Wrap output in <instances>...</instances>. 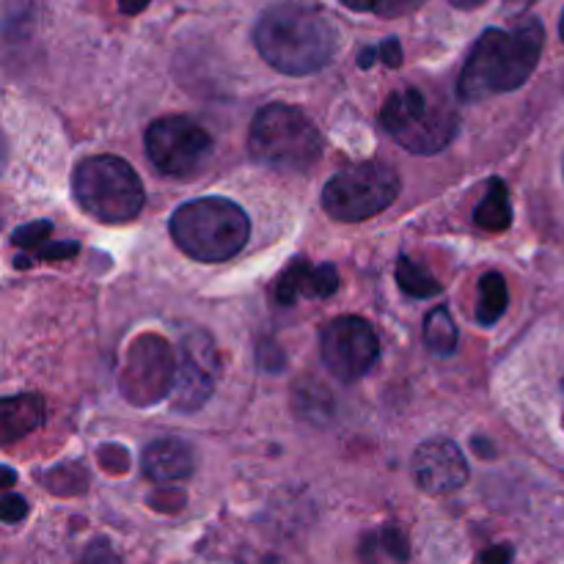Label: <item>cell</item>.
I'll use <instances>...</instances> for the list:
<instances>
[{"mask_svg":"<svg viewBox=\"0 0 564 564\" xmlns=\"http://www.w3.org/2000/svg\"><path fill=\"white\" fill-rule=\"evenodd\" d=\"M400 174L380 160L339 171L323 191V209L336 220L358 224L375 218L400 196Z\"/></svg>","mask_w":564,"mask_h":564,"instance_id":"52a82bcc","label":"cell"},{"mask_svg":"<svg viewBox=\"0 0 564 564\" xmlns=\"http://www.w3.org/2000/svg\"><path fill=\"white\" fill-rule=\"evenodd\" d=\"M176 358L169 341L160 336H141L130 347L127 367L121 372V391L132 405H152L174 391Z\"/></svg>","mask_w":564,"mask_h":564,"instance_id":"30bf717a","label":"cell"},{"mask_svg":"<svg viewBox=\"0 0 564 564\" xmlns=\"http://www.w3.org/2000/svg\"><path fill=\"white\" fill-rule=\"evenodd\" d=\"M325 367L341 383H356L378 364L380 341L372 325L361 317H336L319 334Z\"/></svg>","mask_w":564,"mask_h":564,"instance_id":"9c48e42d","label":"cell"},{"mask_svg":"<svg viewBox=\"0 0 564 564\" xmlns=\"http://www.w3.org/2000/svg\"><path fill=\"white\" fill-rule=\"evenodd\" d=\"M516 3H532V0H516Z\"/></svg>","mask_w":564,"mask_h":564,"instance_id":"f546056e","label":"cell"},{"mask_svg":"<svg viewBox=\"0 0 564 564\" xmlns=\"http://www.w3.org/2000/svg\"><path fill=\"white\" fill-rule=\"evenodd\" d=\"M380 124L400 147L413 154H438L455 141V108L419 86L397 88L380 110Z\"/></svg>","mask_w":564,"mask_h":564,"instance_id":"5b68a950","label":"cell"},{"mask_svg":"<svg viewBox=\"0 0 564 564\" xmlns=\"http://www.w3.org/2000/svg\"><path fill=\"white\" fill-rule=\"evenodd\" d=\"M50 231H53V226L44 224V220H39V224H31V226H22V229L14 231V246H25V248H36L42 246V242H50Z\"/></svg>","mask_w":564,"mask_h":564,"instance_id":"44dd1931","label":"cell"},{"mask_svg":"<svg viewBox=\"0 0 564 564\" xmlns=\"http://www.w3.org/2000/svg\"><path fill=\"white\" fill-rule=\"evenodd\" d=\"M80 564H121V560L113 551V545L105 543V540H94V543L83 551Z\"/></svg>","mask_w":564,"mask_h":564,"instance_id":"7402d4cb","label":"cell"},{"mask_svg":"<svg viewBox=\"0 0 564 564\" xmlns=\"http://www.w3.org/2000/svg\"><path fill=\"white\" fill-rule=\"evenodd\" d=\"M248 152L275 171H308L325 152V138L295 105L273 102L262 108L248 132Z\"/></svg>","mask_w":564,"mask_h":564,"instance_id":"277c9868","label":"cell"},{"mask_svg":"<svg viewBox=\"0 0 564 564\" xmlns=\"http://www.w3.org/2000/svg\"><path fill=\"white\" fill-rule=\"evenodd\" d=\"M0 510H3V521L6 523H17L25 518L28 512V501L22 499V496H6L3 505H0Z\"/></svg>","mask_w":564,"mask_h":564,"instance_id":"cb8c5ba5","label":"cell"},{"mask_svg":"<svg viewBox=\"0 0 564 564\" xmlns=\"http://www.w3.org/2000/svg\"><path fill=\"white\" fill-rule=\"evenodd\" d=\"M77 204L102 224H130L143 207V185L130 163L113 154H94L72 174Z\"/></svg>","mask_w":564,"mask_h":564,"instance_id":"8992f818","label":"cell"},{"mask_svg":"<svg viewBox=\"0 0 564 564\" xmlns=\"http://www.w3.org/2000/svg\"><path fill=\"white\" fill-rule=\"evenodd\" d=\"M474 220L479 229L485 231H507L512 224V207H510V193L501 180H490L488 193L474 209Z\"/></svg>","mask_w":564,"mask_h":564,"instance_id":"2e32d148","label":"cell"},{"mask_svg":"<svg viewBox=\"0 0 564 564\" xmlns=\"http://www.w3.org/2000/svg\"><path fill=\"white\" fill-rule=\"evenodd\" d=\"M413 479L430 496L455 494L468 482V463L455 441L430 438L413 455Z\"/></svg>","mask_w":564,"mask_h":564,"instance_id":"7c38bea8","label":"cell"},{"mask_svg":"<svg viewBox=\"0 0 564 564\" xmlns=\"http://www.w3.org/2000/svg\"><path fill=\"white\" fill-rule=\"evenodd\" d=\"M339 286V273L334 264H312L297 259L290 270L275 284V297L281 306H295L297 301H323L330 297Z\"/></svg>","mask_w":564,"mask_h":564,"instance_id":"4fadbf2b","label":"cell"},{"mask_svg":"<svg viewBox=\"0 0 564 564\" xmlns=\"http://www.w3.org/2000/svg\"><path fill=\"white\" fill-rule=\"evenodd\" d=\"M253 44L273 69L303 77L325 69L339 50V31L325 11L314 6L275 3L259 17Z\"/></svg>","mask_w":564,"mask_h":564,"instance_id":"7a4b0ae2","label":"cell"},{"mask_svg":"<svg viewBox=\"0 0 564 564\" xmlns=\"http://www.w3.org/2000/svg\"><path fill=\"white\" fill-rule=\"evenodd\" d=\"M397 284L402 286V292H408L411 297H433L441 292L438 279L427 270V264L413 262L411 257H402L397 262Z\"/></svg>","mask_w":564,"mask_h":564,"instance_id":"d6986e66","label":"cell"},{"mask_svg":"<svg viewBox=\"0 0 564 564\" xmlns=\"http://www.w3.org/2000/svg\"><path fill=\"white\" fill-rule=\"evenodd\" d=\"M119 6L124 14H141V11L149 6V0H119Z\"/></svg>","mask_w":564,"mask_h":564,"instance_id":"484cf974","label":"cell"},{"mask_svg":"<svg viewBox=\"0 0 564 564\" xmlns=\"http://www.w3.org/2000/svg\"><path fill=\"white\" fill-rule=\"evenodd\" d=\"M171 237L182 253L198 262H226L246 248L251 220L240 204L224 196H204L187 202L171 215Z\"/></svg>","mask_w":564,"mask_h":564,"instance_id":"3957f363","label":"cell"},{"mask_svg":"<svg viewBox=\"0 0 564 564\" xmlns=\"http://www.w3.org/2000/svg\"><path fill=\"white\" fill-rule=\"evenodd\" d=\"M427 0H375V14L386 17V20H394V17H405L411 11L422 9Z\"/></svg>","mask_w":564,"mask_h":564,"instance_id":"ffe728a7","label":"cell"},{"mask_svg":"<svg viewBox=\"0 0 564 564\" xmlns=\"http://www.w3.org/2000/svg\"><path fill=\"white\" fill-rule=\"evenodd\" d=\"M213 135L187 116H163L147 130V154L165 176L191 180L213 160Z\"/></svg>","mask_w":564,"mask_h":564,"instance_id":"ba28073f","label":"cell"},{"mask_svg":"<svg viewBox=\"0 0 564 564\" xmlns=\"http://www.w3.org/2000/svg\"><path fill=\"white\" fill-rule=\"evenodd\" d=\"M560 33H562V42H564V14H562V22H560Z\"/></svg>","mask_w":564,"mask_h":564,"instance_id":"f1b7e54d","label":"cell"},{"mask_svg":"<svg viewBox=\"0 0 564 564\" xmlns=\"http://www.w3.org/2000/svg\"><path fill=\"white\" fill-rule=\"evenodd\" d=\"M512 562V549L510 545H496V549L485 551L479 556V564H510Z\"/></svg>","mask_w":564,"mask_h":564,"instance_id":"d4e9b609","label":"cell"},{"mask_svg":"<svg viewBox=\"0 0 564 564\" xmlns=\"http://www.w3.org/2000/svg\"><path fill=\"white\" fill-rule=\"evenodd\" d=\"M545 31L538 17H523L512 28H490L468 53L463 64L457 94L463 102L496 97L521 88L538 69L543 55Z\"/></svg>","mask_w":564,"mask_h":564,"instance_id":"6da1fadb","label":"cell"},{"mask_svg":"<svg viewBox=\"0 0 564 564\" xmlns=\"http://www.w3.org/2000/svg\"><path fill=\"white\" fill-rule=\"evenodd\" d=\"M218 372L220 361L213 336L204 330H191L176 350V380L171 391L176 411L193 413L204 408L218 383Z\"/></svg>","mask_w":564,"mask_h":564,"instance_id":"8fae6325","label":"cell"},{"mask_svg":"<svg viewBox=\"0 0 564 564\" xmlns=\"http://www.w3.org/2000/svg\"><path fill=\"white\" fill-rule=\"evenodd\" d=\"M341 6H347V9L352 11H372L375 9V0H339Z\"/></svg>","mask_w":564,"mask_h":564,"instance_id":"4316f807","label":"cell"},{"mask_svg":"<svg viewBox=\"0 0 564 564\" xmlns=\"http://www.w3.org/2000/svg\"><path fill=\"white\" fill-rule=\"evenodd\" d=\"M452 6H455V9H466V11H471V9H479V6L485 3V0H449Z\"/></svg>","mask_w":564,"mask_h":564,"instance_id":"83f0119b","label":"cell"},{"mask_svg":"<svg viewBox=\"0 0 564 564\" xmlns=\"http://www.w3.org/2000/svg\"><path fill=\"white\" fill-rule=\"evenodd\" d=\"M507 303H510V292H507V281L501 279V273H485L482 281H479L477 301L479 325L490 328V325L499 323L507 312Z\"/></svg>","mask_w":564,"mask_h":564,"instance_id":"e0dca14e","label":"cell"},{"mask_svg":"<svg viewBox=\"0 0 564 564\" xmlns=\"http://www.w3.org/2000/svg\"><path fill=\"white\" fill-rule=\"evenodd\" d=\"M424 345L435 352V356H452L457 347V325L452 319L449 308L438 306L427 314L424 319Z\"/></svg>","mask_w":564,"mask_h":564,"instance_id":"ac0fdd59","label":"cell"},{"mask_svg":"<svg viewBox=\"0 0 564 564\" xmlns=\"http://www.w3.org/2000/svg\"><path fill=\"white\" fill-rule=\"evenodd\" d=\"M141 468L152 482H182L196 468V457L185 441L160 438L143 449Z\"/></svg>","mask_w":564,"mask_h":564,"instance_id":"5bb4252c","label":"cell"},{"mask_svg":"<svg viewBox=\"0 0 564 564\" xmlns=\"http://www.w3.org/2000/svg\"><path fill=\"white\" fill-rule=\"evenodd\" d=\"M375 53H378V61H383V64L391 66V69H397V66L402 64L400 39H386L383 44H378V47H375Z\"/></svg>","mask_w":564,"mask_h":564,"instance_id":"603a6c76","label":"cell"},{"mask_svg":"<svg viewBox=\"0 0 564 564\" xmlns=\"http://www.w3.org/2000/svg\"><path fill=\"white\" fill-rule=\"evenodd\" d=\"M44 422V402L36 394L6 397L0 402V435L6 444H14L17 438H25L28 433Z\"/></svg>","mask_w":564,"mask_h":564,"instance_id":"9a60e30c","label":"cell"}]
</instances>
